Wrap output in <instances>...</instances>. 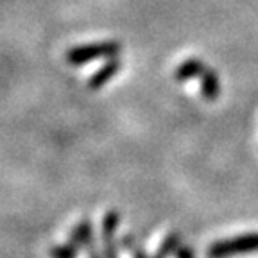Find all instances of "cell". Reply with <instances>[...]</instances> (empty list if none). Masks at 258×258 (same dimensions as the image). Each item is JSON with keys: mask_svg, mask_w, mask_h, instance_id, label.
Masks as SVG:
<instances>
[{"mask_svg": "<svg viewBox=\"0 0 258 258\" xmlns=\"http://www.w3.org/2000/svg\"><path fill=\"white\" fill-rule=\"evenodd\" d=\"M122 47L118 41H101V43L81 45L74 47L67 52V63L86 64L95 59H113L120 54Z\"/></svg>", "mask_w": 258, "mask_h": 258, "instance_id": "cell-1", "label": "cell"}, {"mask_svg": "<svg viewBox=\"0 0 258 258\" xmlns=\"http://www.w3.org/2000/svg\"><path fill=\"white\" fill-rule=\"evenodd\" d=\"M258 249V233L244 235V237L231 238V240L219 242L217 246H214L210 249V256L212 258H222L228 254L235 253H246V251H254Z\"/></svg>", "mask_w": 258, "mask_h": 258, "instance_id": "cell-2", "label": "cell"}, {"mask_svg": "<svg viewBox=\"0 0 258 258\" xmlns=\"http://www.w3.org/2000/svg\"><path fill=\"white\" fill-rule=\"evenodd\" d=\"M118 70H120V61H118L117 57H113V59H108V63L102 64L101 69L97 70V72L93 74L92 77H90L88 86L92 90L102 88V86H104L106 83H108V81H111L113 77L117 76Z\"/></svg>", "mask_w": 258, "mask_h": 258, "instance_id": "cell-3", "label": "cell"}, {"mask_svg": "<svg viewBox=\"0 0 258 258\" xmlns=\"http://www.w3.org/2000/svg\"><path fill=\"white\" fill-rule=\"evenodd\" d=\"M199 79H201L203 97H205L206 101H215L219 97V93H221V81H219V76L212 69H206Z\"/></svg>", "mask_w": 258, "mask_h": 258, "instance_id": "cell-4", "label": "cell"}, {"mask_svg": "<svg viewBox=\"0 0 258 258\" xmlns=\"http://www.w3.org/2000/svg\"><path fill=\"white\" fill-rule=\"evenodd\" d=\"M206 69H208V67H206L203 61L196 59V57H190V59L183 61V63L177 67L176 79L185 83V81H190V79H194V77H201Z\"/></svg>", "mask_w": 258, "mask_h": 258, "instance_id": "cell-5", "label": "cell"}]
</instances>
